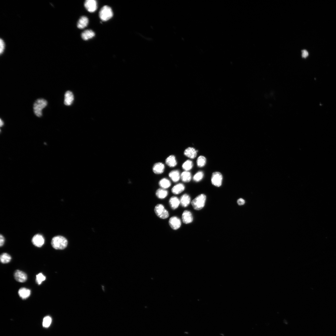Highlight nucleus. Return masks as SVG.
Here are the masks:
<instances>
[{"instance_id":"nucleus-10","label":"nucleus","mask_w":336,"mask_h":336,"mask_svg":"<svg viewBox=\"0 0 336 336\" xmlns=\"http://www.w3.org/2000/svg\"><path fill=\"white\" fill-rule=\"evenodd\" d=\"M14 277L17 281L20 283L25 282L27 278V275L25 272L19 270L15 271Z\"/></svg>"},{"instance_id":"nucleus-28","label":"nucleus","mask_w":336,"mask_h":336,"mask_svg":"<svg viewBox=\"0 0 336 336\" xmlns=\"http://www.w3.org/2000/svg\"><path fill=\"white\" fill-rule=\"evenodd\" d=\"M206 158L202 156H199L197 161V163L198 166L199 167H203L206 164Z\"/></svg>"},{"instance_id":"nucleus-18","label":"nucleus","mask_w":336,"mask_h":336,"mask_svg":"<svg viewBox=\"0 0 336 336\" xmlns=\"http://www.w3.org/2000/svg\"><path fill=\"white\" fill-rule=\"evenodd\" d=\"M95 36V34L91 30H87L84 31L81 34L82 38L84 40H87L92 38Z\"/></svg>"},{"instance_id":"nucleus-25","label":"nucleus","mask_w":336,"mask_h":336,"mask_svg":"<svg viewBox=\"0 0 336 336\" xmlns=\"http://www.w3.org/2000/svg\"><path fill=\"white\" fill-rule=\"evenodd\" d=\"M181 178L183 182L185 183L189 182L191 179V175L189 172L185 171L181 174Z\"/></svg>"},{"instance_id":"nucleus-4","label":"nucleus","mask_w":336,"mask_h":336,"mask_svg":"<svg viewBox=\"0 0 336 336\" xmlns=\"http://www.w3.org/2000/svg\"><path fill=\"white\" fill-rule=\"evenodd\" d=\"M99 17L103 21H106L112 18L113 13L111 9L107 6L103 7L99 12Z\"/></svg>"},{"instance_id":"nucleus-19","label":"nucleus","mask_w":336,"mask_h":336,"mask_svg":"<svg viewBox=\"0 0 336 336\" xmlns=\"http://www.w3.org/2000/svg\"><path fill=\"white\" fill-rule=\"evenodd\" d=\"M169 203L171 208L174 210L177 208L180 204V200L176 196L171 197Z\"/></svg>"},{"instance_id":"nucleus-16","label":"nucleus","mask_w":336,"mask_h":336,"mask_svg":"<svg viewBox=\"0 0 336 336\" xmlns=\"http://www.w3.org/2000/svg\"><path fill=\"white\" fill-rule=\"evenodd\" d=\"M89 23V19L88 18L85 16L81 17L79 20L78 23L77 27L80 29H82L86 27Z\"/></svg>"},{"instance_id":"nucleus-23","label":"nucleus","mask_w":336,"mask_h":336,"mask_svg":"<svg viewBox=\"0 0 336 336\" xmlns=\"http://www.w3.org/2000/svg\"><path fill=\"white\" fill-rule=\"evenodd\" d=\"M168 194L167 191L162 188L158 189L156 192V195L157 197L161 199L165 198L167 196Z\"/></svg>"},{"instance_id":"nucleus-26","label":"nucleus","mask_w":336,"mask_h":336,"mask_svg":"<svg viewBox=\"0 0 336 336\" xmlns=\"http://www.w3.org/2000/svg\"><path fill=\"white\" fill-rule=\"evenodd\" d=\"M1 262L3 264H7L9 263L11 260V256L6 253L2 254L0 257Z\"/></svg>"},{"instance_id":"nucleus-2","label":"nucleus","mask_w":336,"mask_h":336,"mask_svg":"<svg viewBox=\"0 0 336 336\" xmlns=\"http://www.w3.org/2000/svg\"><path fill=\"white\" fill-rule=\"evenodd\" d=\"M48 102L46 100L40 99H37L33 105V111L35 115L38 117L42 116V110L48 105Z\"/></svg>"},{"instance_id":"nucleus-20","label":"nucleus","mask_w":336,"mask_h":336,"mask_svg":"<svg viewBox=\"0 0 336 336\" xmlns=\"http://www.w3.org/2000/svg\"><path fill=\"white\" fill-rule=\"evenodd\" d=\"M185 189L184 185L182 183H179L173 187L172 189V192L174 194L178 195L183 192Z\"/></svg>"},{"instance_id":"nucleus-33","label":"nucleus","mask_w":336,"mask_h":336,"mask_svg":"<svg viewBox=\"0 0 336 336\" xmlns=\"http://www.w3.org/2000/svg\"><path fill=\"white\" fill-rule=\"evenodd\" d=\"M5 242V239L4 236L2 235L1 234L0 236V246L1 247L3 246Z\"/></svg>"},{"instance_id":"nucleus-15","label":"nucleus","mask_w":336,"mask_h":336,"mask_svg":"<svg viewBox=\"0 0 336 336\" xmlns=\"http://www.w3.org/2000/svg\"><path fill=\"white\" fill-rule=\"evenodd\" d=\"M197 152V151L194 148L189 147L185 150L184 154L186 156L190 158L194 159L196 157Z\"/></svg>"},{"instance_id":"nucleus-3","label":"nucleus","mask_w":336,"mask_h":336,"mask_svg":"<svg viewBox=\"0 0 336 336\" xmlns=\"http://www.w3.org/2000/svg\"><path fill=\"white\" fill-rule=\"evenodd\" d=\"M206 200V195L204 194H201L192 201L191 204L195 209L199 211L204 207Z\"/></svg>"},{"instance_id":"nucleus-13","label":"nucleus","mask_w":336,"mask_h":336,"mask_svg":"<svg viewBox=\"0 0 336 336\" xmlns=\"http://www.w3.org/2000/svg\"><path fill=\"white\" fill-rule=\"evenodd\" d=\"M74 100V96L73 93L69 91H67L65 95V104L67 106H70L72 104Z\"/></svg>"},{"instance_id":"nucleus-24","label":"nucleus","mask_w":336,"mask_h":336,"mask_svg":"<svg viewBox=\"0 0 336 336\" xmlns=\"http://www.w3.org/2000/svg\"><path fill=\"white\" fill-rule=\"evenodd\" d=\"M159 184L162 188L165 189L170 187L171 184L169 180L166 178H164L160 181Z\"/></svg>"},{"instance_id":"nucleus-1","label":"nucleus","mask_w":336,"mask_h":336,"mask_svg":"<svg viewBox=\"0 0 336 336\" xmlns=\"http://www.w3.org/2000/svg\"><path fill=\"white\" fill-rule=\"evenodd\" d=\"M68 242L64 237L57 236L53 238L51 241L52 246L57 250H63L68 245Z\"/></svg>"},{"instance_id":"nucleus-8","label":"nucleus","mask_w":336,"mask_h":336,"mask_svg":"<svg viewBox=\"0 0 336 336\" xmlns=\"http://www.w3.org/2000/svg\"><path fill=\"white\" fill-rule=\"evenodd\" d=\"M87 10L91 13L94 12L97 9V3L95 0H87L85 3Z\"/></svg>"},{"instance_id":"nucleus-36","label":"nucleus","mask_w":336,"mask_h":336,"mask_svg":"<svg viewBox=\"0 0 336 336\" xmlns=\"http://www.w3.org/2000/svg\"><path fill=\"white\" fill-rule=\"evenodd\" d=\"M3 124H4V122H3V121L1 119V121H0V125H1V127H2V126L3 125Z\"/></svg>"},{"instance_id":"nucleus-30","label":"nucleus","mask_w":336,"mask_h":336,"mask_svg":"<svg viewBox=\"0 0 336 336\" xmlns=\"http://www.w3.org/2000/svg\"><path fill=\"white\" fill-rule=\"evenodd\" d=\"M204 176V174L202 171H199L194 176L193 179L195 182H199L202 179Z\"/></svg>"},{"instance_id":"nucleus-35","label":"nucleus","mask_w":336,"mask_h":336,"mask_svg":"<svg viewBox=\"0 0 336 336\" xmlns=\"http://www.w3.org/2000/svg\"><path fill=\"white\" fill-rule=\"evenodd\" d=\"M302 57L304 58H306L309 56V53L306 50H303L302 51Z\"/></svg>"},{"instance_id":"nucleus-9","label":"nucleus","mask_w":336,"mask_h":336,"mask_svg":"<svg viewBox=\"0 0 336 336\" xmlns=\"http://www.w3.org/2000/svg\"><path fill=\"white\" fill-rule=\"evenodd\" d=\"M169 224L172 229L177 230L181 227V221L180 219L178 217L173 216L170 219Z\"/></svg>"},{"instance_id":"nucleus-6","label":"nucleus","mask_w":336,"mask_h":336,"mask_svg":"<svg viewBox=\"0 0 336 336\" xmlns=\"http://www.w3.org/2000/svg\"><path fill=\"white\" fill-rule=\"evenodd\" d=\"M223 177L219 172L214 173L212 175L211 181L212 184L217 187H220L222 184Z\"/></svg>"},{"instance_id":"nucleus-32","label":"nucleus","mask_w":336,"mask_h":336,"mask_svg":"<svg viewBox=\"0 0 336 336\" xmlns=\"http://www.w3.org/2000/svg\"><path fill=\"white\" fill-rule=\"evenodd\" d=\"M0 46H1V48H0V53L2 55L6 47L5 42L4 40L2 39L0 40Z\"/></svg>"},{"instance_id":"nucleus-27","label":"nucleus","mask_w":336,"mask_h":336,"mask_svg":"<svg viewBox=\"0 0 336 336\" xmlns=\"http://www.w3.org/2000/svg\"><path fill=\"white\" fill-rule=\"evenodd\" d=\"M193 166V164L192 162L190 160H187L183 163L182 167L185 171H188L192 169Z\"/></svg>"},{"instance_id":"nucleus-17","label":"nucleus","mask_w":336,"mask_h":336,"mask_svg":"<svg viewBox=\"0 0 336 336\" xmlns=\"http://www.w3.org/2000/svg\"><path fill=\"white\" fill-rule=\"evenodd\" d=\"M191 200V198L189 195L187 194H184L180 198V203L183 207H186L190 204Z\"/></svg>"},{"instance_id":"nucleus-7","label":"nucleus","mask_w":336,"mask_h":336,"mask_svg":"<svg viewBox=\"0 0 336 336\" xmlns=\"http://www.w3.org/2000/svg\"><path fill=\"white\" fill-rule=\"evenodd\" d=\"M32 242L35 246L40 247L43 246L45 243V239L43 236L40 234H37L34 236L32 239Z\"/></svg>"},{"instance_id":"nucleus-34","label":"nucleus","mask_w":336,"mask_h":336,"mask_svg":"<svg viewBox=\"0 0 336 336\" xmlns=\"http://www.w3.org/2000/svg\"><path fill=\"white\" fill-rule=\"evenodd\" d=\"M237 203L239 205H242L244 204L245 201L243 199L240 198L237 200Z\"/></svg>"},{"instance_id":"nucleus-22","label":"nucleus","mask_w":336,"mask_h":336,"mask_svg":"<svg viewBox=\"0 0 336 336\" xmlns=\"http://www.w3.org/2000/svg\"><path fill=\"white\" fill-rule=\"evenodd\" d=\"M169 176L173 182L175 183L178 182L181 178L180 172L177 170L171 172L169 174Z\"/></svg>"},{"instance_id":"nucleus-5","label":"nucleus","mask_w":336,"mask_h":336,"mask_svg":"<svg viewBox=\"0 0 336 336\" xmlns=\"http://www.w3.org/2000/svg\"><path fill=\"white\" fill-rule=\"evenodd\" d=\"M154 212L157 216L160 219H166L169 216V212L161 204H157L154 208Z\"/></svg>"},{"instance_id":"nucleus-31","label":"nucleus","mask_w":336,"mask_h":336,"mask_svg":"<svg viewBox=\"0 0 336 336\" xmlns=\"http://www.w3.org/2000/svg\"><path fill=\"white\" fill-rule=\"evenodd\" d=\"M52 319L49 316H47L44 319L43 322V326L45 328L49 327L52 323Z\"/></svg>"},{"instance_id":"nucleus-29","label":"nucleus","mask_w":336,"mask_h":336,"mask_svg":"<svg viewBox=\"0 0 336 336\" xmlns=\"http://www.w3.org/2000/svg\"><path fill=\"white\" fill-rule=\"evenodd\" d=\"M46 279V276L42 273H40L36 275V281L39 285H40Z\"/></svg>"},{"instance_id":"nucleus-21","label":"nucleus","mask_w":336,"mask_h":336,"mask_svg":"<svg viewBox=\"0 0 336 336\" xmlns=\"http://www.w3.org/2000/svg\"><path fill=\"white\" fill-rule=\"evenodd\" d=\"M166 163L170 167H175L177 164L175 157L173 155L169 156L166 159Z\"/></svg>"},{"instance_id":"nucleus-12","label":"nucleus","mask_w":336,"mask_h":336,"mask_svg":"<svg viewBox=\"0 0 336 336\" xmlns=\"http://www.w3.org/2000/svg\"><path fill=\"white\" fill-rule=\"evenodd\" d=\"M164 169L165 166L164 164L161 162L155 163L153 167V173L157 174H162L164 172Z\"/></svg>"},{"instance_id":"nucleus-11","label":"nucleus","mask_w":336,"mask_h":336,"mask_svg":"<svg viewBox=\"0 0 336 336\" xmlns=\"http://www.w3.org/2000/svg\"><path fill=\"white\" fill-rule=\"evenodd\" d=\"M182 218L183 223L186 224L191 223L193 221L192 214L190 212L187 211L184 212L182 215Z\"/></svg>"},{"instance_id":"nucleus-14","label":"nucleus","mask_w":336,"mask_h":336,"mask_svg":"<svg viewBox=\"0 0 336 336\" xmlns=\"http://www.w3.org/2000/svg\"><path fill=\"white\" fill-rule=\"evenodd\" d=\"M31 290L25 288H20L18 291L19 296L23 299L28 298L31 295Z\"/></svg>"}]
</instances>
